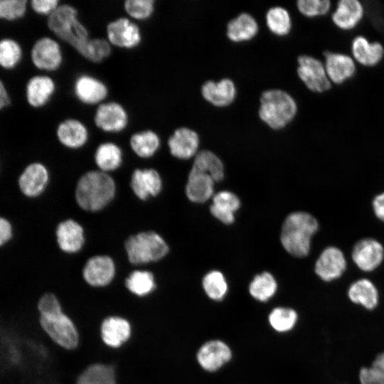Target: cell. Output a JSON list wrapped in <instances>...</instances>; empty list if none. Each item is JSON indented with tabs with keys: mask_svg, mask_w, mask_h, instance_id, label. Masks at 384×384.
<instances>
[{
	"mask_svg": "<svg viewBox=\"0 0 384 384\" xmlns=\"http://www.w3.org/2000/svg\"><path fill=\"white\" fill-rule=\"evenodd\" d=\"M38 322L43 331L58 346L75 349L79 334L73 321L63 311L57 297L52 292L43 293L36 303Z\"/></svg>",
	"mask_w": 384,
	"mask_h": 384,
	"instance_id": "6da1fadb",
	"label": "cell"
},
{
	"mask_svg": "<svg viewBox=\"0 0 384 384\" xmlns=\"http://www.w3.org/2000/svg\"><path fill=\"white\" fill-rule=\"evenodd\" d=\"M318 229V221L312 215L304 211L292 212L282 225L281 244L292 256L306 257L310 251L311 238Z\"/></svg>",
	"mask_w": 384,
	"mask_h": 384,
	"instance_id": "7a4b0ae2",
	"label": "cell"
},
{
	"mask_svg": "<svg viewBox=\"0 0 384 384\" xmlns=\"http://www.w3.org/2000/svg\"><path fill=\"white\" fill-rule=\"evenodd\" d=\"M46 26L58 40H60L78 53L91 38L87 28L80 21L78 9L70 4H60L46 18Z\"/></svg>",
	"mask_w": 384,
	"mask_h": 384,
	"instance_id": "3957f363",
	"label": "cell"
},
{
	"mask_svg": "<svg viewBox=\"0 0 384 384\" xmlns=\"http://www.w3.org/2000/svg\"><path fill=\"white\" fill-rule=\"evenodd\" d=\"M114 194V180L102 171H90L83 174L75 190L78 204L89 211L102 209L113 199Z\"/></svg>",
	"mask_w": 384,
	"mask_h": 384,
	"instance_id": "277c9868",
	"label": "cell"
},
{
	"mask_svg": "<svg viewBox=\"0 0 384 384\" xmlns=\"http://www.w3.org/2000/svg\"><path fill=\"white\" fill-rule=\"evenodd\" d=\"M297 109L295 100L287 92L270 89L261 94L258 114L269 127L280 129L294 119Z\"/></svg>",
	"mask_w": 384,
	"mask_h": 384,
	"instance_id": "5b68a950",
	"label": "cell"
},
{
	"mask_svg": "<svg viewBox=\"0 0 384 384\" xmlns=\"http://www.w3.org/2000/svg\"><path fill=\"white\" fill-rule=\"evenodd\" d=\"M124 246L129 262L135 265L159 260L169 252L165 240L154 231L130 236Z\"/></svg>",
	"mask_w": 384,
	"mask_h": 384,
	"instance_id": "8992f818",
	"label": "cell"
},
{
	"mask_svg": "<svg viewBox=\"0 0 384 384\" xmlns=\"http://www.w3.org/2000/svg\"><path fill=\"white\" fill-rule=\"evenodd\" d=\"M29 59L33 67L42 73H52L63 65L64 55L62 46L56 38L42 36L32 43Z\"/></svg>",
	"mask_w": 384,
	"mask_h": 384,
	"instance_id": "52a82bcc",
	"label": "cell"
},
{
	"mask_svg": "<svg viewBox=\"0 0 384 384\" xmlns=\"http://www.w3.org/2000/svg\"><path fill=\"white\" fill-rule=\"evenodd\" d=\"M142 38L139 26L127 16L114 18L106 26V39L112 47L132 50L140 46Z\"/></svg>",
	"mask_w": 384,
	"mask_h": 384,
	"instance_id": "ba28073f",
	"label": "cell"
},
{
	"mask_svg": "<svg viewBox=\"0 0 384 384\" xmlns=\"http://www.w3.org/2000/svg\"><path fill=\"white\" fill-rule=\"evenodd\" d=\"M129 120L127 110L117 101H105L97 105L93 116L96 127L110 134H118L126 130Z\"/></svg>",
	"mask_w": 384,
	"mask_h": 384,
	"instance_id": "9c48e42d",
	"label": "cell"
},
{
	"mask_svg": "<svg viewBox=\"0 0 384 384\" xmlns=\"http://www.w3.org/2000/svg\"><path fill=\"white\" fill-rule=\"evenodd\" d=\"M56 90V82L49 74H34L24 84V100L30 108L42 109L50 103Z\"/></svg>",
	"mask_w": 384,
	"mask_h": 384,
	"instance_id": "30bf717a",
	"label": "cell"
},
{
	"mask_svg": "<svg viewBox=\"0 0 384 384\" xmlns=\"http://www.w3.org/2000/svg\"><path fill=\"white\" fill-rule=\"evenodd\" d=\"M297 73L299 79L310 90L316 93L329 91L331 88L324 63L319 59L308 55L297 58Z\"/></svg>",
	"mask_w": 384,
	"mask_h": 384,
	"instance_id": "8fae6325",
	"label": "cell"
},
{
	"mask_svg": "<svg viewBox=\"0 0 384 384\" xmlns=\"http://www.w3.org/2000/svg\"><path fill=\"white\" fill-rule=\"evenodd\" d=\"M73 90L80 103L89 106H97L105 102L110 92L104 81L88 73H82L75 78Z\"/></svg>",
	"mask_w": 384,
	"mask_h": 384,
	"instance_id": "7c38bea8",
	"label": "cell"
},
{
	"mask_svg": "<svg viewBox=\"0 0 384 384\" xmlns=\"http://www.w3.org/2000/svg\"><path fill=\"white\" fill-rule=\"evenodd\" d=\"M49 178L46 166L41 161H33L23 169L18 178V186L24 197L36 199L46 191Z\"/></svg>",
	"mask_w": 384,
	"mask_h": 384,
	"instance_id": "4fadbf2b",
	"label": "cell"
},
{
	"mask_svg": "<svg viewBox=\"0 0 384 384\" xmlns=\"http://www.w3.org/2000/svg\"><path fill=\"white\" fill-rule=\"evenodd\" d=\"M347 262L343 252L336 247L325 248L316 261L314 271L324 282L339 279L346 270Z\"/></svg>",
	"mask_w": 384,
	"mask_h": 384,
	"instance_id": "5bb4252c",
	"label": "cell"
},
{
	"mask_svg": "<svg viewBox=\"0 0 384 384\" xmlns=\"http://www.w3.org/2000/svg\"><path fill=\"white\" fill-rule=\"evenodd\" d=\"M384 257L382 244L373 238L358 241L352 250V259L359 270L370 272L378 267Z\"/></svg>",
	"mask_w": 384,
	"mask_h": 384,
	"instance_id": "9a60e30c",
	"label": "cell"
},
{
	"mask_svg": "<svg viewBox=\"0 0 384 384\" xmlns=\"http://www.w3.org/2000/svg\"><path fill=\"white\" fill-rule=\"evenodd\" d=\"M55 136L63 146L78 149L83 147L90 138V130L79 119L69 117L60 121L55 127Z\"/></svg>",
	"mask_w": 384,
	"mask_h": 384,
	"instance_id": "2e32d148",
	"label": "cell"
},
{
	"mask_svg": "<svg viewBox=\"0 0 384 384\" xmlns=\"http://www.w3.org/2000/svg\"><path fill=\"white\" fill-rule=\"evenodd\" d=\"M324 57L325 70L331 83L342 85L356 75V65L350 55L326 50L324 53Z\"/></svg>",
	"mask_w": 384,
	"mask_h": 384,
	"instance_id": "e0dca14e",
	"label": "cell"
},
{
	"mask_svg": "<svg viewBox=\"0 0 384 384\" xmlns=\"http://www.w3.org/2000/svg\"><path fill=\"white\" fill-rule=\"evenodd\" d=\"M199 144L198 133L187 127L175 129L167 140L170 154L178 159H189L195 156L198 152Z\"/></svg>",
	"mask_w": 384,
	"mask_h": 384,
	"instance_id": "ac0fdd59",
	"label": "cell"
},
{
	"mask_svg": "<svg viewBox=\"0 0 384 384\" xmlns=\"http://www.w3.org/2000/svg\"><path fill=\"white\" fill-rule=\"evenodd\" d=\"M115 274V265L111 257L97 255L90 258L82 271L86 282L92 287L109 284Z\"/></svg>",
	"mask_w": 384,
	"mask_h": 384,
	"instance_id": "d6986e66",
	"label": "cell"
},
{
	"mask_svg": "<svg viewBox=\"0 0 384 384\" xmlns=\"http://www.w3.org/2000/svg\"><path fill=\"white\" fill-rule=\"evenodd\" d=\"M346 294L351 303L368 311L374 310L380 300L377 286L373 280L366 277L353 280L348 286Z\"/></svg>",
	"mask_w": 384,
	"mask_h": 384,
	"instance_id": "ffe728a7",
	"label": "cell"
},
{
	"mask_svg": "<svg viewBox=\"0 0 384 384\" xmlns=\"http://www.w3.org/2000/svg\"><path fill=\"white\" fill-rule=\"evenodd\" d=\"M229 346L219 340L205 343L198 350L197 360L200 366L208 371H215L231 358Z\"/></svg>",
	"mask_w": 384,
	"mask_h": 384,
	"instance_id": "44dd1931",
	"label": "cell"
},
{
	"mask_svg": "<svg viewBox=\"0 0 384 384\" xmlns=\"http://www.w3.org/2000/svg\"><path fill=\"white\" fill-rule=\"evenodd\" d=\"M201 92L208 102L219 107L230 105L237 94L235 85L230 78H223L218 82L207 80L202 85Z\"/></svg>",
	"mask_w": 384,
	"mask_h": 384,
	"instance_id": "7402d4cb",
	"label": "cell"
},
{
	"mask_svg": "<svg viewBox=\"0 0 384 384\" xmlns=\"http://www.w3.org/2000/svg\"><path fill=\"white\" fill-rule=\"evenodd\" d=\"M351 50L353 59L364 67L372 68L378 65L384 57V48L380 42H370L363 36L353 38L351 43Z\"/></svg>",
	"mask_w": 384,
	"mask_h": 384,
	"instance_id": "603a6c76",
	"label": "cell"
},
{
	"mask_svg": "<svg viewBox=\"0 0 384 384\" xmlns=\"http://www.w3.org/2000/svg\"><path fill=\"white\" fill-rule=\"evenodd\" d=\"M364 6L358 0H340L331 15L334 24L341 30L355 28L364 16Z\"/></svg>",
	"mask_w": 384,
	"mask_h": 384,
	"instance_id": "cb8c5ba5",
	"label": "cell"
},
{
	"mask_svg": "<svg viewBox=\"0 0 384 384\" xmlns=\"http://www.w3.org/2000/svg\"><path fill=\"white\" fill-rule=\"evenodd\" d=\"M131 188L141 200L156 196L161 190L162 181L158 171L154 169H137L133 171Z\"/></svg>",
	"mask_w": 384,
	"mask_h": 384,
	"instance_id": "d4e9b609",
	"label": "cell"
},
{
	"mask_svg": "<svg viewBox=\"0 0 384 384\" xmlns=\"http://www.w3.org/2000/svg\"><path fill=\"white\" fill-rule=\"evenodd\" d=\"M55 235L59 247L65 252H76L81 249L84 243L82 227L71 219L58 224Z\"/></svg>",
	"mask_w": 384,
	"mask_h": 384,
	"instance_id": "484cf974",
	"label": "cell"
},
{
	"mask_svg": "<svg viewBox=\"0 0 384 384\" xmlns=\"http://www.w3.org/2000/svg\"><path fill=\"white\" fill-rule=\"evenodd\" d=\"M24 48L21 41L11 35L0 37V70L13 72L24 60Z\"/></svg>",
	"mask_w": 384,
	"mask_h": 384,
	"instance_id": "4316f807",
	"label": "cell"
},
{
	"mask_svg": "<svg viewBox=\"0 0 384 384\" xmlns=\"http://www.w3.org/2000/svg\"><path fill=\"white\" fill-rule=\"evenodd\" d=\"M100 331L102 339L107 346L117 348L129 339L131 326L124 318L109 316L103 320Z\"/></svg>",
	"mask_w": 384,
	"mask_h": 384,
	"instance_id": "83f0119b",
	"label": "cell"
},
{
	"mask_svg": "<svg viewBox=\"0 0 384 384\" xmlns=\"http://www.w3.org/2000/svg\"><path fill=\"white\" fill-rule=\"evenodd\" d=\"M239 198L229 191H221L213 196V203L210 206L212 215L225 225L235 221V213L240 207Z\"/></svg>",
	"mask_w": 384,
	"mask_h": 384,
	"instance_id": "f1b7e54d",
	"label": "cell"
},
{
	"mask_svg": "<svg viewBox=\"0 0 384 384\" xmlns=\"http://www.w3.org/2000/svg\"><path fill=\"white\" fill-rule=\"evenodd\" d=\"M214 183L210 175L191 169L186 185L187 198L196 203L207 201L213 195Z\"/></svg>",
	"mask_w": 384,
	"mask_h": 384,
	"instance_id": "f546056e",
	"label": "cell"
},
{
	"mask_svg": "<svg viewBox=\"0 0 384 384\" xmlns=\"http://www.w3.org/2000/svg\"><path fill=\"white\" fill-rule=\"evenodd\" d=\"M255 18L247 12H242L231 19L227 24L226 35L235 43L252 39L258 32Z\"/></svg>",
	"mask_w": 384,
	"mask_h": 384,
	"instance_id": "4dcf8cb0",
	"label": "cell"
},
{
	"mask_svg": "<svg viewBox=\"0 0 384 384\" xmlns=\"http://www.w3.org/2000/svg\"><path fill=\"white\" fill-rule=\"evenodd\" d=\"M161 145V139L156 132L151 129L133 133L129 138V146L140 158L148 159L156 154Z\"/></svg>",
	"mask_w": 384,
	"mask_h": 384,
	"instance_id": "1f68e13d",
	"label": "cell"
},
{
	"mask_svg": "<svg viewBox=\"0 0 384 384\" xmlns=\"http://www.w3.org/2000/svg\"><path fill=\"white\" fill-rule=\"evenodd\" d=\"M94 159L100 171L103 172L114 171L121 166L123 152L116 143L105 142L97 147Z\"/></svg>",
	"mask_w": 384,
	"mask_h": 384,
	"instance_id": "d6a6232c",
	"label": "cell"
},
{
	"mask_svg": "<svg viewBox=\"0 0 384 384\" xmlns=\"http://www.w3.org/2000/svg\"><path fill=\"white\" fill-rule=\"evenodd\" d=\"M191 169L210 175L215 182L224 178V166L221 159L210 150H201L194 157Z\"/></svg>",
	"mask_w": 384,
	"mask_h": 384,
	"instance_id": "836d02e7",
	"label": "cell"
},
{
	"mask_svg": "<svg viewBox=\"0 0 384 384\" xmlns=\"http://www.w3.org/2000/svg\"><path fill=\"white\" fill-rule=\"evenodd\" d=\"M76 384H117L114 369L104 363L92 364L79 375Z\"/></svg>",
	"mask_w": 384,
	"mask_h": 384,
	"instance_id": "e575fe53",
	"label": "cell"
},
{
	"mask_svg": "<svg viewBox=\"0 0 384 384\" xmlns=\"http://www.w3.org/2000/svg\"><path fill=\"white\" fill-rule=\"evenodd\" d=\"M277 283L274 276L263 272L255 275L249 285V292L256 300L266 302L274 295Z\"/></svg>",
	"mask_w": 384,
	"mask_h": 384,
	"instance_id": "d590c367",
	"label": "cell"
},
{
	"mask_svg": "<svg viewBox=\"0 0 384 384\" xmlns=\"http://www.w3.org/2000/svg\"><path fill=\"white\" fill-rule=\"evenodd\" d=\"M112 46L102 37L90 38L79 54L93 63H101L111 55Z\"/></svg>",
	"mask_w": 384,
	"mask_h": 384,
	"instance_id": "8d00e7d4",
	"label": "cell"
},
{
	"mask_svg": "<svg viewBox=\"0 0 384 384\" xmlns=\"http://www.w3.org/2000/svg\"><path fill=\"white\" fill-rule=\"evenodd\" d=\"M266 24L271 32L284 36L292 29V20L289 11L280 6H272L265 15Z\"/></svg>",
	"mask_w": 384,
	"mask_h": 384,
	"instance_id": "74e56055",
	"label": "cell"
},
{
	"mask_svg": "<svg viewBox=\"0 0 384 384\" xmlns=\"http://www.w3.org/2000/svg\"><path fill=\"white\" fill-rule=\"evenodd\" d=\"M28 0H0V21L14 23L23 20L28 12Z\"/></svg>",
	"mask_w": 384,
	"mask_h": 384,
	"instance_id": "f35d334b",
	"label": "cell"
},
{
	"mask_svg": "<svg viewBox=\"0 0 384 384\" xmlns=\"http://www.w3.org/2000/svg\"><path fill=\"white\" fill-rule=\"evenodd\" d=\"M125 285L132 294L142 297L149 294L154 289V278L150 272L135 270L127 278Z\"/></svg>",
	"mask_w": 384,
	"mask_h": 384,
	"instance_id": "ab89813d",
	"label": "cell"
},
{
	"mask_svg": "<svg viewBox=\"0 0 384 384\" xmlns=\"http://www.w3.org/2000/svg\"><path fill=\"white\" fill-rule=\"evenodd\" d=\"M202 285L207 296L213 300L223 299L228 292L225 277L218 270L207 272L203 278Z\"/></svg>",
	"mask_w": 384,
	"mask_h": 384,
	"instance_id": "60d3db41",
	"label": "cell"
},
{
	"mask_svg": "<svg viewBox=\"0 0 384 384\" xmlns=\"http://www.w3.org/2000/svg\"><path fill=\"white\" fill-rule=\"evenodd\" d=\"M123 9L127 16L134 21L149 20L156 10L155 0H126Z\"/></svg>",
	"mask_w": 384,
	"mask_h": 384,
	"instance_id": "b9f144b4",
	"label": "cell"
},
{
	"mask_svg": "<svg viewBox=\"0 0 384 384\" xmlns=\"http://www.w3.org/2000/svg\"><path fill=\"white\" fill-rule=\"evenodd\" d=\"M272 327L279 332L291 330L296 324L298 315L295 310L285 307L274 309L269 315Z\"/></svg>",
	"mask_w": 384,
	"mask_h": 384,
	"instance_id": "7bdbcfd3",
	"label": "cell"
},
{
	"mask_svg": "<svg viewBox=\"0 0 384 384\" xmlns=\"http://www.w3.org/2000/svg\"><path fill=\"white\" fill-rule=\"evenodd\" d=\"M361 384H384V351L376 356L371 364L359 372Z\"/></svg>",
	"mask_w": 384,
	"mask_h": 384,
	"instance_id": "ee69618b",
	"label": "cell"
},
{
	"mask_svg": "<svg viewBox=\"0 0 384 384\" xmlns=\"http://www.w3.org/2000/svg\"><path fill=\"white\" fill-rule=\"evenodd\" d=\"M331 6L329 0H298L299 11L306 17H316L326 14Z\"/></svg>",
	"mask_w": 384,
	"mask_h": 384,
	"instance_id": "f6af8a7d",
	"label": "cell"
},
{
	"mask_svg": "<svg viewBox=\"0 0 384 384\" xmlns=\"http://www.w3.org/2000/svg\"><path fill=\"white\" fill-rule=\"evenodd\" d=\"M59 0H31L28 2L29 9L40 16L48 17L60 5Z\"/></svg>",
	"mask_w": 384,
	"mask_h": 384,
	"instance_id": "bcb514c9",
	"label": "cell"
},
{
	"mask_svg": "<svg viewBox=\"0 0 384 384\" xmlns=\"http://www.w3.org/2000/svg\"><path fill=\"white\" fill-rule=\"evenodd\" d=\"M14 228L11 221L0 215V248L7 245L13 239Z\"/></svg>",
	"mask_w": 384,
	"mask_h": 384,
	"instance_id": "7dc6e473",
	"label": "cell"
},
{
	"mask_svg": "<svg viewBox=\"0 0 384 384\" xmlns=\"http://www.w3.org/2000/svg\"><path fill=\"white\" fill-rule=\"evenodd\" d=\"M12 103V96L7 83L0 75V112L6 110Z\"/></svg>",
	"mask_w": 384,
	"mask_h": 384,
	"instance_id": "c3c4849f",
	"label": "cell"
},
{
	"mask_svg": "<svg viewBox=\"0 0 384 384\" xmlns=\"http://www.w3.org/2000/svg\"><path fill=\"white\" fill-rule=\"evenodd\" d=\"M373 208L376 217L384 221V193H380L374 198Z\"/></svg>",
	"mask_w": 384,
	"mask_h": 384,
	"instance_id": "681fc988",
	"label": "cell"
}]
</instances>
